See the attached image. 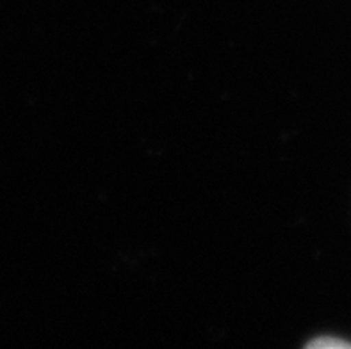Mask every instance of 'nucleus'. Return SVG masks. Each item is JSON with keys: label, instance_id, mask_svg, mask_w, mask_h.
Listing matches in <instances>:
<instances>
[{"label": "nucleus", "instance_id": "f257e3e1", "mask_svg": "<svg viewBox=\"0 0 351 349\" xmlns=\"http://www.w3.org/2000/svg\"><path fill=\"white\" fill-rule=\"evenodd\" d=\"M311 349H351V342L334 339V337H319L316 341H311L307 344Z\"/></svg>", "mask_w": 351, "mask_h": 349}]
</instances>
